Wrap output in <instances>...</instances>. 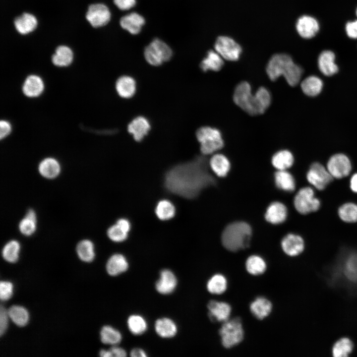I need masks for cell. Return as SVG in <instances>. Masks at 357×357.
<instances>
[{"label":"cell","mask_w":357,"mask_h":357,"mask_svg":"<svg viewBox=\"0 0 357 357\" xmlns=\"http://www.w3.org/2000/svg\"><path fill=\"white\" fill-rule=\"evenodd\" d=\"M327 169L333 178L340 179L348 176L352 170V164L345 154H336L331 156L327 164Z\"/></svg>","instance_id":"11"},{"label":"cell","mask_w":357,"mask_h":357,"mask_svg":"<svg viewBox=\"0 0 357 357\" xmlns=\"http://www.w3.org/2000/svg\"><path fill=\"white\" fill-rule=\"evenodd\" d=\"M36 229V215L32 209L29 210L25 217L19 224L20 232L24 235L29 236L32 235Z\"/></svg>","instance_id":"40"},{"label":"cell","mask_w":357,"mask_h":357,"mask_svg":"<svg viewBox=\"0 0 357 357\" xmlns=\"http://www.w3.org/2000/svg\"><path fill=\"white\" fill-rule=\"evenodd\" d=\"M100 356L102 357H113V355L109 350H102L100 352Z\"/></svg>","instance_id":"56"},{"label":"cell","mask_w":357,"mask_h":357,"mask_svg":"<svg viewBox=\"0 0 357 357\" xmlns=\"http://www.w3.org/2000/svg\"><path fill=\"white\" fill-rule=\"evenodd\" d=\"M129 267L126 257L121 253L113 254L108 260L106 270L112 276H116L126 272Z\"/></svg>","instance_id":"19"},{"label":"cell","mask_w":357,"mask_h":357,"mask_svg":"<svg viewBox=\"0 0 357 357\" xmlns=\"http://www.w3.org/2000/svg\"><path fill=\"white\" fill-rule=\"evenodd\" d=\"M151 129L149 120L145 117L139 116L134 118L128 124V132L137 142L142 141Z\"/></svg>","instance_id":"15"},{"label":"cell","mask_w":357,"mask_h":357,"mask_svg":"<svg viewBox=\"0 0 357 357\" xmlns=\"http://www.w3.org/2000/svg\"><path fill=\"white\" fill-rule=\"evenodd\" d=\"M222 345L226 349L231 348L243 340L244 332L241 319L236 317L225 321L219 330Z\"/></svg>","instance_id":"6"},{"label":"cell","mask_w":357,"mask_h":357,"mask_svg":"<svg viewBox=\"0 0 357 357\" xmlns=\"http://www.w3.org/2000/svg\"><path fill=\"white\" fill-rule=\"evenodd\" d=\"M44 88L43 82L38 76L30 75L25 80L23 91L28 97H36L39 95Z\"/></svg>","instance_id":"32"},{"label":"cell","mask_w":357,"mask_h":357,"mask_svg":"<svg viewBox=\"0 0 357 357\" xmlns=\"http://www.w3.org/2000/svg\"><path fill=\"white\" fill-rule=\"evenodd\" d=\"M296 29L298 34L302 38L309 39L313 37L319 29L318 21L309 15L300 16L296 23Z\"/></svg>","instance_id":"16"},{"label":"cell","mask_w":357,"mask_h":357,"mask_svg":"<svg viewBox=\"0 0 357 357\" xmlns=\"http://www.w3.org/2000/svg\"><path fill=\"white\" fill-rule=\"evenodd\" d=\"M8 314L6 310L2 305L0 307V334L1 336L7 329L8 323Z\"/></svg>","instance_id":"49"},{"label":"cell","mask_w":357,"mask_h":357,"mask_svg":"<svg viewBox=\"0 0 357 357\" xmlns=\"http://www.w3.org/2000/svg\"><path fill=\"white\" fill-rule=\"evenodd\" d=\"M20 246L15 240L8 241L2 250V255L4 260L10 263L17 261L19 257Z\"/></svg>","instance_id":"46"},{"label":"cell","mask_w":357,"mask_h":357,"mask_svg":"<svg viewBox=\"0 0 357 357\" xmlns=\"http://www.w3.org/2000/svg\"><path fill=\"white\" fill-rule=\"evenodd\" d=\"M76 252L79 258L86 262H91L95 255L94 244L88 239H84L78 242Z\"/></svg>","instance_id":"39"},{"label":"cell","mask_w":357,"mask_h":357,"mask_svg":"<svg viewBox=\"0 0 357 357\" xmlns=\"http://www.w3.org/2000/svg\"><path fill=\"white\" fill-rule=\"evenodd\" d=\"M269 78L276 81L283 76L291 86H296L300 81L303 70L296 64L292 58L286 54H276L270 59L266 68Z\"/></svg>","instance_id":"2"},{"label":"cell","mask_w":357,"mask_h":357,"mask_svg":"<svg viewBox=\"0 0 357 357\" xmlns=\"http://www.w3.org/2000/svg\"><path fill=\"white\" fill-rule=\"evenodd\" d=\"M207 289L212 294H221L226 290L227 280L222 275L216 274L208 281Z\"/></svg>","instance_id":"44"},{"label":"cell","mask_w":357,"mask_h":357,"mask_svg":"<svg viewBox=\"0 0 357 357\" xmlns=\"http://www.w3.org/2000/svg\"><path fill=\"white\" fill-rule=\"evenodd\" d=\"M307 181L315 188L323 190L332 181L333 178L328 170L319 163H314L306 174Z\"/></svg>","instance_id":"9"},{"label":"cell","mask_w":357,"mask_h":357,"mask_svg":"<svg viewBox=\"0 0 357 357\" xmlns=\"http://www.w3.org/2000/svg\"><path fill=\"white\" fill-rule=\"evenodd\" d=\"M178 327L176 322L168 317L158 319L155 323L156 333L163 338H171L178 333Z\"/></svg>","instance_id":"24"},{"label":"cell","mask_w":357,"mask_h":357,"mask_svg":"<svg viewBox=\"0 0 357 357\" xmlns=\"http://www.w3.org/2000/svg\"><path fill=\"white\" fill-rule=\"evenodd\" d=\"M155 213L157 217L161 221H168L173 218L176 214L174 204L168 199L159 201L155 207Z\"/></svg>","instance_id":"30"},{"label":"cell","mask_w":357,"mask_h":357,"mask_svg":"<svg viewBox=\"0 0 357 357\" xmlns=\"http://www.w3.org/2000/svg\"><path fill=\"white\" fill-rule=\"evenodd\" d=\"M100 337L103 343L113 346L119 344L122 340L121 333L109 325L102 327L100 331Z\"/></svg>","instance_id":"37"},{"label":"cell","mask_w":357,"mask_h":357,"mask_svg":"<svg viewBox=\"0 0 357 357\" xmlns=\"http://www.w3.org/2000/svg\"><path fill=\"white\" fill-rule=\"evenodd\" d=\"M207 308L208 316L212 321L224 322L229 319L231 307L227 303L210 300L207 304Z\"/></svg>","instance_id":"17"},{"label":"cell","mask_w":357,"mask_h":357,"mask_svg":"<svg viewBox=\"0 0 357 357\" xmlns=\"http://www.w3.org/2000/svg\"><path fill=\"white\" fill-rule=\"evenodd\" d=\"M294 204L297 211L304 215L318 211L321 206L320 200L310 187L300 189L295 196Z\"/></svg>","instance_id":"8"},{"label":"cell","mask_w":357,"mask_h":357,"mask_svg":"<svg viewBox=\"0 0 357 357\" xmlns=\"http://www.w3.org/2000/svg\"><path fill=\"white\" fill-rule=\"evenodd\" d=\"M281 245L286 254L291 256H295L303 251L304 242L300 236L289 234L282 240Z\"/></svg>","instance_id":"18"},{"label":"cell","mask_w":357,"mask_h":357,"mask_svg":"<svg viewBox=\"0 0 357 357\" xmlns=\"http://www.w3.org/2000/svg\"><path fill=\"white\" fill-rule=\"evenodd\" d=\"M287 216V209L285 205L279 202H274L268 207L265 214V219L273 224L285 221Z\"/></svg>","instance_id":"22"},{"label":"cell","mask_w":357,"mask_h":357,"mask_svg":"<svg viewBox=\"0 0 357 357\" xmlns=\"http://www.w3.org/2000/svg\"><path fill=\"white\" fill-rule=\"evenodd\" d=\"M13 285L8 281H1L0 283V298L1 300H7L12 296Z\"/></svg>","instance_id":"48"},{"label":"cell","mask_w":357,"mask_h":357,"mask_svg":"<svg viewBox=\"0 0 357 357\" xmlns=\"http://www.w3.org/2000/svg\"><path fill=\"white\" fill-rule=\"evenodd\" d=\"M233 100L238 107L248 115H260L255 95L252 94L250 84L247 81H241L236 86Z\"/></svg>","instance_id":"5"},{"label":"cell","mask_w":357,"mask_h":357,"mask_svg":"<svg viewBox=\"0 0 357 357\" xmlns=\"http://www.w3.org/2000/svg\"><path fill=\"white\" fill-rule=\"evenodd\" d=\"M276 186L283 190L291 192L295 190L296 183L293 176L286 170H278L275 173Z\"/></svg>","instance_id":"33"},{"label":"cell","mask_w":357,"mask_h":357,"mask_svg":"<svg viewBox=\"0 0 357 357\" xmlns=\"http://www.w3.org/2000/svg\"><path fill=\"white\" fill-rule=\"evenodd\" d=\"M354 345L348 338H343L337 341L332 349V354L334 357H347L352 353Z\"/></svg>","instance_id":"43"},{"label":"cell","mask_w":357,"mask_h":357,"mask_svg":"<svg viewBox=\"0 0 357 357\" xmlns=\"http://www.w3.org/2000/svg\"><path fill=\"white\" fill-rule=\"evenodd\" d=\"M215 49L223 59L229 61L238 60L242 51L240 45L234 40L223 36L216 40Z\"/></svg>","instance_id":"10"},{"label":"cell","mask_w":357,"mask_h":357,"mask_svg":"<svg viewBox=\"0 0 357 357\" xmlns=\"http://www.w3.org/2000/svg\"><path fill=\"white\" fill-rule=\"evenodd\" d=\"M110 350L112 352L113 357H125L126 356V352L123 348L116 346H113Z\"/></svg>","instance_id":"53"},{"label":"cell","mask_w":357,"mask_h":357,"mask_svg":"<svg viewBox=\"0 0 357 357\" xmlns=\"http://www.w3.org/2000/svg\"><path fill=\"white\" fill-rule=\"evenodd\" d=\"M346 31L351 38L357 39V20L348 22L346 25Z\"/></svg>","instance_id":"51"},{"label":"cell","mask_w":357,"mask_h":357,"mask_svg":"<svg viewBox=\"0 0 357 357\" xmlns=\"http://www.w3.org/2000/svg\"><path fill=\"white\" fill-rule=\"evenodd\" d=\"M300 85L302 91L305 95L314 97L321 92L323 82L319 77L312 75L304 79Z\"/></svg>","instance_id":"34"},{"label":"cell","mask_w":357,"mask_h":357,"mask_svg":"<svg viewBox=\"0 0 357 357\" xmlns=\"http://www.w3.org/2000/svg\"><path fill=\"white\" fill-rule=\"evenodd\" d=\"M86 17L93 27H99L106 25L109 22L111 13L105 4H93L89 6Z\"/></svg>","instance_id":"12"},{"label":"cell","mask_w":357,"mask_h":357,"mask_svg":"<svg viewBox=\"0 0 357 357\" xmlns=\"http://www.w3.org/2000/svg\"><path fill=\"white\" fill-rule=\"evenodd\" d=\"M195 134L200 143V151L203 155L211 154L224 146L222 133L216 128L202 126L197 130Z\"/></svg>","instance_id":"4"},{"label":"cell","mask_w":357,"mask_h":357,"mask_svg":"<svg viewBox=\"0 0 357 357\" xmlns=\"http://www.w3.org/2000/svg\"><path fill=\"white\" fill-rule=\"evenodd\" d=\"M272 308L271 302L263 297L257 298L250 305L251 312L256 318L260 320L268 316Z\"/></svg>","instance_id":"28"},{"label":"cell","mask_w":357,"mask_h":357,"mask_svg":"<svg viewBox=\"0 0 357 357\" xmlns=\"http://www.w3.org/2000/svg\"><path fill=\"white\" fill-rule=\"evenodd\" d=\"M9 318L16 325L23 327L29 321V315L27 309L19 305H13L7 309Z\"/></svg>","instance_id":"36"},{"label":"cell","mask_w":357,"mask_h":357,"mask_svg":"<svg viewBox=\"0 0 357 357\" xmlns=\"http://www.w3.org/2000/svg\"><path fill=\"white\" fill-rule=\"evenodd\" d=\"M127 324L130 332L135 335L143 334L146 331L148 327L146 319L139 314L129 316L127 320Z\"/></svg>","instance_id":"38"},{"label":"cell","mask_w":357,"mask_h":357,"mask_svg":"<svg viewBox=\"0 0 357 357\" xmlns=\"http://www.w3.org/2000/svg\"><path fill=\"white\" fill-rule=\"evenodd\" d=\"M345 272L350 279H357V255H350L346 262Z\"/></svg>","instance_id":"47"},{"label":"cell","mask_w":357,"mask_h":357,"mask_svg":"<svg viewBox=\"0 0 357 357\" xmlns=\"http://www.w3.org/2000/svg\"><path fill=\"white\" fill-rule=\"evenodd\" d=\"M339 218L347 223L357 222V204L353 202H347L342 205L338 209Z\"/></svg>","instance_id":"41"},{"label":"cell","mask_w":357,"mask_h":357,"mask_svg":"<svg viewBox=\"0 0 357 357\" xmlns=\"http://www.w3.org/2000/svg\"><path fill=\"white\" fill-rule=\"evenodd\" d=\"M259 114H263L271 103V95L265 87H259L254 93Z\"/></svg>","instance_id":"42"},{"label":"cell","mask_w":357,"mask_h":357,"mask_svg":"<svg viewBox=\"0 0 357 357\" xmlns=\"http://www.w3.org/2000/svg\"><path fill=\"white\" fill-rule=\"evenodd\" d=\"M335 55L331 51H323L318 59V65L320 71L326 76H332L338 71V66L335 62Z\"/></svg>","instance_id":"20"},{"label":"cell","mask_w":357,"mask_h":357,"mask_svg":"<svg viewBox=\"0 0 357 357\" xmlns=\"http://www.w3.org/2000/svg\"><path fill=\"white\" fill-rule=\"evenodd\" d=\"M73 60L71 50L65 46L58 47L52 56L53 63L59 66H66L70 64Z\"/></svg>","instance_id":"35"},{"label":"cell","mask_w":357,"mask_h":357,"mask_svg":"<svg viewBox=\"0 0 357 357\" xmlns=\"http://www.w3.org/2000/svg\"><path fill=\"white\" fill-rule=\"evenodd\" d=\"M206 158L197 156L190 161L171 167L164 177V186L169 192L180 197L196 198L204 188L214 185L216 180L210 173Z\"/></svg>","instance_id":"1"},{"label":"cell","mask_w":357,"mask_h":357,"mask_svg":"<svg viewBox=\"0 0 357 357\" xmlns=\"http://www.w3.org/2000/svg\"><path fill=\"white\" fill-rule=\"evenodd\" d=\"M39 172L44 178H54L60 174V167L59 162L55 159L48 158L44 159L39 164Z\"/></svg>","instance_id":"29"},{"label":"cell","mask_w":357,"mask_h":357,"mask_svg":"<svg viewBox=\"0 0 357 357\" xmlns=\"http://www.w3.org/2000/svg\"><path fill=\"white\" fill-rule=\"evenodd\" d=\"M130 230V221L126 218H119L116 221V224L108 228L107 236L114 242H121L127 238Z\"/></svg>","instance_id":"14"},{"label":"cell","mask_w":357,"mask_h":357,"mask_svg":"<svg viewBox=\"0 0 357 357\" xmlns=\"http://www.w3.org/2000/svg\"><path fill=\"white\" fill-rule=\"evenodd\" d=\"M252 235L250 226L244 222L227 225L222 234V242L227 250L236 252L248 247Z\"/></svg>","instance_id":"3"},{"label":"cell","mask_w":357,"mask_h":357,"mask_svg":"<svg viewBox=\"0 0 357 357\" xmlns=\"http://www.w3.org/2000/svg\"><path fill=\"white\" fill-rule=\"evenodd\" d=\"M16 30L21 34H27L33 31L36 27L37 20L32 14L24 13L14 20Z\"/></svg>","instance_id":"26"},{"label":"cell","mask_w":357,"mask_h":357,"mask_svg":"<svg viewBox=\"0 0 357 357\" xmlns=\"http://www.w3.org/2000/svg\"><path fill=\"white\" fill-rule=\"evenodd\" d=\"M224 64L223 58L215 51L208 52L206 57L202 60L200 67L203 71H218Z\"/></svg>","instance_id":"25"},{"label":"cell","mask_w":357,"mask_h":357,"mask_svg":"<svg viewBox=\"0 0 357 357\" xmlns=\"http://www.w3.org/2000/svg\"><path fill=\"white\" fill-rule=\"evenodd\" d=\"M246 268L248 272L253 275L263 274L266 270V265L264 260L257 255L249 257L246 261Z\"/></svg>","instance_id":"45"},{"label":"cell","mask_w":357,"mask_h":357,"mask_svg":"<svg viewBox=\"0 0 357 357\" xmlns=\"http://www.w3.org/2000/svg\"><path fill=\"white\" fill-rule=\"evenodd\" d=\"M209 167L217 176L223 177L227 175L230 169V163L228 159L223 154L214 155L209 161Z\"/></svg>","instance_id":"27"},{"label":"cell","mask_w":357,"mask_h":357,"mask_svg":"<svg viewBox=\"0 0 357 357\" xmlns=\"http://www.w3.org/2000/svg\"><path fill=\"white\" fill-rule=\"evenodd\" d=\"M144 55L148 63L159 66L171 59L173 52L167 44L156 39L145 48Z\"/></svg>","instance_id":"7"},{"label":"cell","mask_w":357,"mask_h":357,"mask_svg":"<svg viewBox=\"0 0 357 357\" xmlns=\"http://www.w3.org/2000/svg\"><path fill=\"white\" fill-rule=\"evenodd\" d=\"M350 182L351 189L354 192L357 193V173L352 176Z\"/></svg>","instance_id":"55"},{"label":"cell","mask_w":357,"mask_h":357,"mask_svg":"<svg viewBox=\"0 0 357 357\" xmlns=\"http://www.w3.org/2000/svg\"><path fill=\"white\" fill-rule=\"evenodd\" d=\"M356 15L357 16V10H356Z\"/></svg>","instance_id":"57"},{"label":"cell","mask_w":357,"mask_h":357,"mask_svg":"<svg viewBox=\"0 0 357 357\" xmlns=\"http://www.w3.org/2000/svg\"><path fill=\"white\" fill-rule=\"evenodd\" d=\"M116 89L120 97L124 99H129L133 96L136 92V81L130 76L122 75L116 81Z\"/></svg>","instance_id":"21"},{"label":"cell","mask_w":357,"mask_h":357,"mask_svg":"<svg viewBox=\"0 0 357 357\" xmlns=\"http://www.w3.org/2000/svg\"><path fill=\"white\" fill-rule=\"evenodd\" d=\"M178 285L175 274L170 270H161L160 276L155 284L156 291L162 295L170 294L174 292Z\"/></svg>","instance_id":"13"},{"label":"cell","mask_w":357,"mask_h":357,"mask_svg":"<svg viewBox=\"0 0 357 357\" xmlns=\"http://www.w3.org/2000/svg\"><path fill=\"white\" fill-rule=\"evenodd\" d=\"M144 23L143 17L136 12L129 13L123 16L120 20L121 27L132 34L139 33Z\"/></svg>","instance_id":"23"},{"label":"cell","mask_w":357,"mask_h":357,"mask_svg":"<svg viewBox=\"0 0 357 357\" xmlns=\"http://www.w3.org/2000/svg\"><path fill=\"white\" fill-rule=\"evenodd\" d=\"M0 138L2 139L7 136L10 131L11 127L9 123L5 121L1 120L0 121Z\"/></svg>","instance_id":"52"},{"label":"cell","mask_w":357,"mask_h":357,"mask_svg":"<svg viewBox=\"0 0 357 357\" xmlns=\"http://www.w3.org/2000/svg\"><path fill=\"white\" fill-rule=\"evenodd\" d=\"M115 4L122 10H128L136 4V0H114Z\"/></svg>","instance_id":"50"},{"label":"cell","mask_w":357,"mask_h":357,"mask_svg":"<svg viewBox=\"0 0 357 357\" xmlns=\"http://www.w3.org/2000/svg\"><path fill=\"white\" fill-rule=\"evenodd\" d=\"M294 161L292 153L287 150H282L274 154L272 163L278 170H286L290 168Z\"/></svg>","instance_id":"31"},{"label":"cell","mask_w":357,"mask_h":357,"mask_svg":"<svg viewBox=\"0 0 357 357\" xmlns=\"http://www.w3.org/2000/svg\"><path fill=\"white\" fill-rule=\"evenodd\" d=\"M130 355L132 357H146L147 356L146 353L140 348L132 349L130 353Z\"/></svg>","instance_id":"54"}]
</instances>
